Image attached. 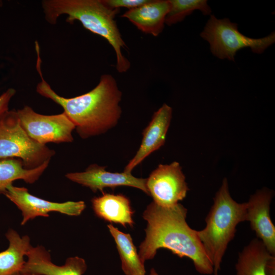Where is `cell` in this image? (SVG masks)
I'll return each mask as SVG.
<instances>
[{
    "mask_svg": "<svg viewBox=\"0 0 275 275\" xmlns=\"http://www.w3.org/2000/svg\"><path fill=\"white\" fill-rule=\"evenodd\" d=\"M9 245L7 250L0 252V275H12L21 272L26 256L32 246L28 235L21 237L14 230L10 229L6 234Z\"/></svg>",
    "mask_w": 275,
    "mask_h": 275,
    "instance_id": "16",
    "label": "cell"
},
{
    "mask_svg": "<svg viewBox=\"0 0 275 275\" xmlns=\"http://www.w3.org/2000/svg\"><path fill=\"white\" fill-rule=\"evenodd\" d=\"M40 59H37L36 68L41 78L36 87L37 92L63 108L81 138L104 133L117 124L122 114L120 102L122 93L114 76L103 74L98 85L90 91L65 98L58 95L44 79Z\"/></svg>",
    "mask_w": 275,
    "mask_h": 275,
    "instance_id": "2",
    "label": "cell"
},
{
    "mask_svg": "<svg viewBox=\"0 0 275 275\" xmlns=\"http://www.w3.org/2000/svg\"><path fill=\"white\" fill-rule=\"evenodd\" d=\"M91 202L93 210L98 217L125 228L127 225L133 227L134 211L126 196L103 193L101 196L93 198Z\"/></svg>",
    "mask_w": 275,
    "mask_h": 275,
    "instance_id": "15",
    "label": "cell"
},
{
    "mask_svg": "<svg viewBox=\"0 0 275 275\" xmlns=\"http://www.w3.org/2000/svg\"><path fill=\"white\" fill-rule=\"evenodd\" d=\"M107 226L116 243L124 273L126 275H145L144 263L137 252L130 235L122 232L112 224Z\"/></svg>",
    "mask_w": 275,
    "mask_h": 275,
    "instance_id": "18",
    "label": "cell"
},
{
    "mask_svg": "<svg viewBox=\"0 0 275 275\" xmlns=\"http://www.w3.org/2000/svg\"><path fill=\"white\" fill-rule=\"evenodd\" d=\"M149 275H159L154 268H152L150 270V272Z\"/></svg>",
    "mask_w": 275,
    "mask_h": 275,
    "instance_id": "24",
    "label": "cell"
},
{
    "mask_svg": "<svg viewBox=\"0 0 275 275\" xmlns=\"http://www.w3.org/2000/svg\"><path fill=\"white\" fill-rule=\"evenodd\" d=\"M170 8L169 0H150L141 7L128 10L121 16L127 19L141 32L156 37L163 30Z\"/></svg>",
    "mask_w": 275,
    "mask_h": 275,
    "instance_id": "14",
    "label": "cell"
},
{
    "mask_svg": "<svg viewBox=\"0 0 275 275\" xmlns=\"http://www.w3.org/2000/svg\"><path fill=\"white\" fill-rule=\"evenodd\" d=\"M50 161L33 169H26L23 167L21 159L5 158L0 159V193L16 180H22L29 184L35 183L39 179Z\"/></svg>",
    "mask_w": 275,
    "mask_h": 275,
    "instance_id": "19",
    "label": "cell"
},
{
    "mask_svg": "<svg viewBox=\"0 0 275 275\" xmlns=\"http://www.w3.org/2000/svg\"><path fill=\"white\" fill-rule=\"evenodd\" d=\"M200 36L209 42L214 56L231 61H234L239 49L250 47L253 52L261 53L275 42L274 32L262 38H251L239 32L236 23L228 18L217 19L213 15H211Z\"/></svg>",
    "mask_w": 275,
    "mask_h": 275,
    "instance_id": "6",
    "label": "cell"
},
{
    "mask_svg": "<svg viewBox=\"0 0 275 275\" xmlns=\"http://www.w3.org/2000/svg\"><path fill=\"white\" fill-rule=\"evenodd\" d=\"M21 275H37L34 273H21Z\"/></svg>",
    "mask_w": 275,
    "mask_h": 275,
    "instance_id": "25",
    "label": "cell"
},
{
    "mask_svg": "<svg viewBox=\"0 0 275 275\" xmlns=\"http://www.w3.org/2000/svg\"><path fill=\"white\" fill-rule=\"evenodd\" d=\"M103 4L108 8L115 9L126 8L129 10L141 7L150 0H102Z\"/></svg>",
    "mask_w": 275,
    "mask_h": 275,
    "instance_id": "21",
    "label": "cell"
},
{
    "mask_svg": "<svg viewBox=\"0 0 275 275\" xmlns=\"http://www.w3.org/2000/svg\"><path fill=\"white\" fill-rule=\"evenodd\" d=\"M106 167L97 164L90 165L85 171L69 173L65 177L69 180L89 188L96 193L107 187L115 188L118 186H127L141 189L147 195L149 192L146 186L147 178H137L131 173H113L107 171Z\"/></svg>",
    "mask_w": 275,
    "mask_h": 275,
    "instance_id": "10",
    "label": "cell"
},
{
    "mask_svg": "<svg viewBox=\"0 0 275 275\" xmlns=\"http://www.w3.org/2000/svg\"><path fill=\"white\" fill-rule=\"evenodd\" d=\"M56 152L33 140L22 128L17 111H8L0 117V159L18 158L26 169L50 161Z\"/></svg>",
    "mask_w": 275,
    "mask_h": 275,
    "instance_id": "5",
    "label": "cell"
},
{
    "mask_svg": "<svg viewBox=\"0 0 275 275\" xmlns=\"http://www.w3.org/2000/svg\"><path fill=\"white\" fill-rule=\"evenodd\" d=\"M273 191L264 188L252 195L247 203L246 221L264 243L269 252L275 256V227L270 216V205Z\"/></svg>",
    "mask_w": 275,
    "mask_h": 275,
    "instance_id": "11",
    "label": "cell"
},
{
    "mask_svg": "<svg viewBox=\"0 0 275 275\" xmlns=\"http://www.w3.org/2000/svg\"><path fill=\"white\" fill-rule=\"evenodd\" d=\"M42 7L50 24H56L59 17L66 15L67 22L78 21L87 30L104 38L115 52L117 71L122 73L129 69L130 62L122 50L127 46L115 20L120 9L109 8L102 0H44Z\"/></svg>",
    "mask_w": 275,
    "mask_h": 275,
    "instance_id": "3",
    "label": "cell"
},
{
    "mask_svg": "<svg viewBox=\"0 0 275 275\" xmlns=\"http://www.w3.org/2000/svg\"><path fill=\"white\" fill-rule=\"evenodd\" d=\"M146 186L156 204L173 206L183 200L189 190L179 162L160 164L147 178Z\"/></svg>",
    "mask_w": 275,
    "mask_h": 275,
    "instance_id": "8",
    "label": "cell"
},
{
    "mask_svg": "<svg viewBox=\"0 0 275 275\" xmlns=\"http://www.w3.org/2000/svg\"><path fill=\"white\" fill-rule=\"evenodd\" d=\"M187 210L179 203L164 207L153 201L143 213L147 221L146 237L139 246V255L145 262L152 259L160 249H166L180 258L187 257L193 262L200 274L213 273V265L206 255L197 231L186 221Z\"/></svg>",
    "mask_w": 275,
    "mask_h": 275,
    "instance_id": "1",
    "label": "cell"
},
{
    "mask_svg": "<svg viewBox=\"0 0 275 275\" xmlns=\"http://www.w3.org/2000/svg\"><path fill=\"white\" fill-rule=\"evenodd\" d=\"M170 8L165 23L171 25L182 21L186 16L196 10L204 15L210 14L211 10L205 0H169Z\"/></svg>",
    "mask_w": 275,
    "mask_h": 275,
    "instance_id": "20",
    "label": "cell"
},
{
    "mask_svg": "<svg viewBox=\"0 0 275 275\" xmlns=\"http://www.w3.org/2000/svg\"><path fill=\"white\" fill-rule=\"evenodd\" d=\"M213 200L205 218L206 226L197 231V233L213 265V273L218 275L223 258L229 242L235 236L237 225L246 221L247 203H239L232 198L226 178Z\"/></svg>",
    "mask_w": 275,
    "mask_h": 275,
    "instance_id": "4",
    "label": "cell"
},
{
    "mask_svg": "<svg viewBox=\"0 0 275 275\" xmlns=\"http://www.w3.org/2000/svg\"><path fill=\"white\" fill-rule=\"evenodd\" d=\"M12 275H21V273L20 272H16L15 273H13Z\"/></svg>",
    "mask_w": 275,
    "mask_h": 275,
    "instance_id": "26",
    "label": "cell"
},
{
    "mask_svg": "<svg viewBox=\"0 0 275 275\" xmlns=\"http://www.w3.org/2000/svg\"><path fill=\"white\" fill-rule=\"evenodd\" d=\"M2 194L15 204L21 211V225L37 216H49V213L58 212L69 216H78L86 208L84 201L58 203L49 201L29 193L24 187L9 185Z\"/></svg>",
    "mask_w": 275,
    "mask_h": 275,
    "instance_id": "9",
    "label": "cell"
},
{
    "mask_svg": "<svg viewBox=\"0 0 275 275\" xmlns=\"http://www.w3.org/2000/svg\"><path fill=\"white\" fill-rule=\"evenodd\" d=\"M21 125L26 134L41 145L48 143H71L73 141L74 123L67 115L62 113L44 115L25 106L17 111Z\"/></svg>",
    "mask_w": 275,
    "mask_h": 275,
    "instance_id": "7",
    "label": "cell"
},
{
    "mask_svg": "<svg viewBox=\"0 0 275 275\" xmlns=\"http://www.w3.org/2000/svg\"><path fill=\"white\" fill-rule=\"evenodd\" d=\"M272 256L259 239L252 240L239 254L236 275H266V264Z\"/></svg>",
    "mask_w": 275,
    "mask_h": 275,
    "instance_id": "17",
    "label": "cell"
},
{
    "mask_svg": "<svg viewBox=\"0 0 275 275\" xmlns=\"http://www.w3.org/2000/svg\"><path fill=\"white\" fill-rule=\"evenodd\" d=\"M15 93L14 89L9 88L0 95V117L9 111V103Z\"/></svg>",
    "mask_w": 275,
    "mask_h": 275,
    "instance_id": "22",
    "label": "cell"
},
{
    "mask_svg": "<svg viewBox=\"0 0 275 275\" xmlns=\"http://www.w3.org/2000/svg\"><path fill=\"white\" fill-rule=\"evenodd\" d=\"M20 273L37 275H83L87 269L85 260L79 257L68 258L61 266L54 264L48 251L42 246H32Z\"/></svg>",
    "mask_w": 275,
    "mask_h": 275,
    "instance_id": "13",
    "label": "cell"
},
{
    "mask_svg": "<svg viewBox=\"0 0 275 275\" xmlns=\"http://www.w3.org/2000/svg\"><path fill=\"white\" fill-rule=\"evenodd\" d=\"M172 116V108L166 103L153 114L151 121L143 130L139 150L125 167L124 172L131 173L144 159L164 145Z\"/></svg>",
    "mask_w": 275,
    "mask_h": 275,
    "instance_id": "12",
    "label": "cell"
},
{
    "mask_svg": "<svg viewBox=\"0 0 275 275\" xmlns=\"http://www.w3.org/2000/svg\"><path fill=\"white\" fill-rule=\"evenodd\" d=\"M266 275H275V256H272L267 262Z\"/></svg>",
    "mask_w": 275,
    "mask_h": 275,
    "instance_id": "23",
    "label": "cell"
}]
</instances>
